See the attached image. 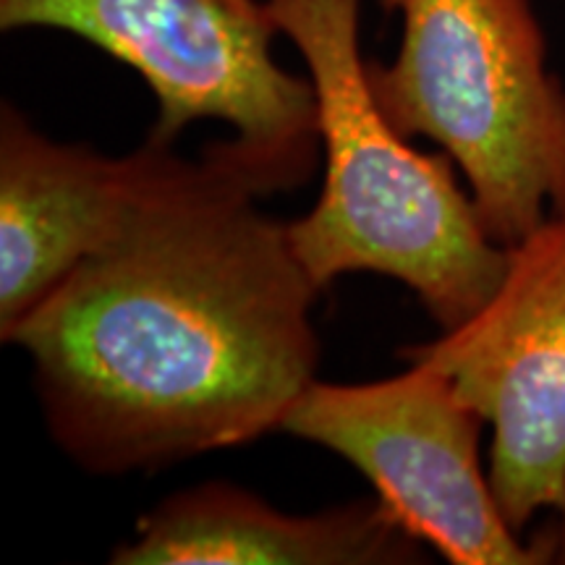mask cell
Segmentation results:
<instances>
[{"label":"cell","instance_id":"3","mask_svg":"<svg viewBox=\"0 0 565 565\" xmlns=\"http://www.w3.org/2000/svg\"><path fill=\"white\" fill-rule=\"evenodd\" d=\"M401 17L366 82L401 137L456 162L484 228L513 246L565 210V84L532 0H380Z\"/></svg>","mask_w":565,"mask_h":565},{"label":"cell","instance_id":"2","mask_svg":"<svg viewBox=\"0 0 565 565\" xmlns=\"http://www.w3.org/2000/svg\"><path fill=\"white\" fill-rule=\"evenodd\" d=\"M315 87L324 150L320 200L288 223L303 270L324 291L349 273L404 282L443 330L469 320L503 280L508 246L487 233L445 152L393 129L366 82L362 0H265Z\"/></svg>","mask_w":565,"mask_h":565},{"label":"cell","instance_id":"4","mask_svg":"<svg viewBox=\"0 0 565 565\" xmlns=\"http://www.w3.org/2000/svg\"><path fill=\"white\" fill-rule=\"evenodd\" d=\"M374 383L315 380L280 433L341 456L424 547L450 565L563 563L550 526L534 536L508 524L482 469L484 419L429 364Z\"/></svg>","mask_w":565,"mask_h":565},{"label":"cell","instance_id":"8","mask_svg":"<svg viewBox=\"0 0 565 565\" xmlns=\"http://www.w3.org/2000/svg\"><path fill=\"white\" fill-rule=\"evenodd\" d=\"M424 545L383 500L286 513L244 487L204 482L160 500L113 565H416Z\"/></svg>","mask_w":565,"mask_h":565},{"label":"cell","instance_id":"7","mask_svg":"<svg viewBox=\"0 0 565 565\" xmlns=\"http://www.w3.org/2000/svg\"><path fill=\"white\" fill-rule=\"evenodd\" d=\"M173 147L103 154L45 137L17 105L0 108V338L105 249L166 171Z\"/></svg>","mask_w":565,"mask_h":565},{"label":"cell","instance_id":"1","mask_svg":"<svg viewBox=\"0 0 565 565\" xmlns=\"http://www.w3.org/2000/svg\"><path fill=\"white\" fill-rule=\"evenodd\" d=\"M315 168L317 150L233 134L173 152L121 233L3 335L79 469L154 475L280 433L317 380L322 291L259 200Z\"/></svg>","mask_w":565,"mask_h":565},{"label":"cell","instance_id":"6","mask_svg":"<svg viewBox=\"0 0 565 565\" xmlns=\"http://www.w3.org/2000/svg\"><path fill=\"white\" fill-rule=\"evenodd\" d=\"M429 364L492 429L490 484L519 534L553 526L565 563V210L508 246L469 320L398 351Z\"/></svg>","mask_w":565,"mask_h":565},{"label":"cell","instance_id":"5","mask_svg":"<svg viewBox=\"0 0 565 565\" xmlns=\"http://www.w3.org/2000/svg\"><path fill=\"white\" fill-rule=\"evenodd\" d=\"M0 30L68 32L137 71L160 145L221 121L254 145L320 147L315 87L275 61L265 0H0Z\"/></svg>","mask_w":565,"mask_h":565}]
</instances>
